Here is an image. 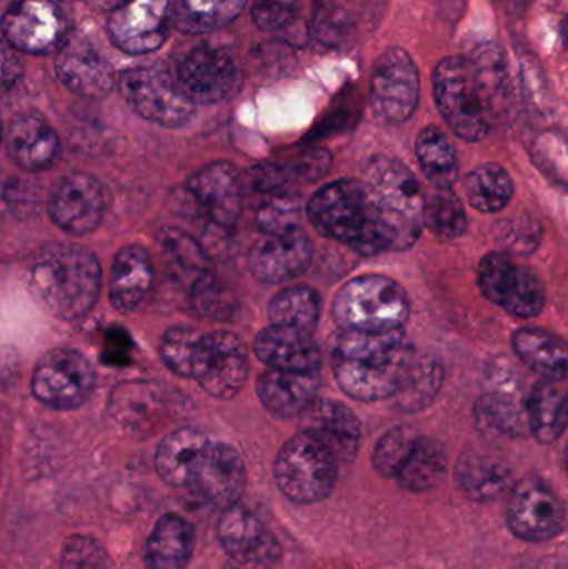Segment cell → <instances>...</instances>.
<instances>
[{
	"mask_svg": "<svg viewBox=\"0 0 568 569\" xmlns=\"http://www.w3.org/2000/svg\"><path fill=\"white\" fill-rule=\"evenodd\" d=\"M307 213L322 236L367 257L407 249L422 230L389 216L362 180L342 179L322 187L309 200Z\"/></svg>",
	"mask_w": 568,
	"mask_h": 569,
	"instance_id": "6da1fadb",
	"label": "cell"
},
{
	"mask_svg": "<svg viewBox=\"0 0 568 569\" xmlns=\"http://www.w3.org/2000/svg\"><path fill=\"white\" fill-rule=\"evenodd\" d=\"M434 96L447 126L466 142L489 133L502 100L504 67L496 53L452 56L437 63Z\"/></svg>",
	"mask_w": 568,
	"mask_h": 569,
	"instance_id": "7a4b0ae2",
	"label": "cell"
},
{
	"mask_svg": "<svg viewBox=\"0 0 568 569\" xmlns=\"http://www.w3.org/2000/svg\"><path fill=\"white\" fill-rule=\"evenodd\" d=\"M416 357L402 328L386 333L343 330L333 347V373L353 400H387L402 390Z\"/></svg>",
	"mask_w": 568,
	"mask_h": 569,
	"instance_id": "3957f363",
	"label": "cell"
},
{
	"mask_svg": "<svg viewBox=\"0 0 568 569\" xmlns=\"http://www.w3.org/2000/svg\"><path fill=\"white\" fill-rule=\"evenodd\" d=\"M26 283L47 313L60 320H77L96 305L102 269L86 247L50 243L27 263Z\"/></svg>",
	"mask_w": 568,
	"mask_h": 569,
	"instance_id": "277c9868",
	"label": "cell"
},
{
	"mask_svg": "<svg viewBox=\"0 0 568 569\" xmlns=\"http://www.w3.org/2000/svg\"><path fill=\"white\" fill-rule=\"evenodd\" d=\"M333 318L346 331L386 333L409 320V295L402 284L383 276H362L337 291Z\"/></svg>",
	"mask_w": 568,
	"mask_h": 569,
	"instance_id": "5b68a950",
	"label": "cell"
},
{
	"mask_svg": "<svg viewBox=\"0 0 568 569\" xmlns=\"http://www.w3.org/2000/svg\"><path fill=\"white\" fill-rule=\"evenodd\" d=\"M339 461L319 441L300 431L290 438L273 463V478L283 497L293 503L313 505L332 495Z\"/></svg>",
	"mask_w": 568,
	"mask_h": 569,
	"instance_id": "8992f818",
	"label": "cell"
},
{
	"mask_svg": "<svg viewBox=\"0 0 568 569\" xmlns=\"http://www.w3.org/2000/svg\"><path fill=\"white\" fill-rule=\"evenodd\" d=\"M117 86L130 109L156 126L179 129L196 113V103L183 96L176 76L166 67H130L120 72Z\"/></svg>",
	"mask_w": 568,
	"mask_h": 569,
	"instance_id": "52a82bcc",
	"label": "cell"
},
{
	"mask_svg": "<svg viewBox=\"0 0 568 569\" xmlns=\"http://www.w3.org/2000/svg\"><path fill=\"white\" fill-rule=\"evenodd\" d=\"M479 287L487 300L519 318H536L546 308V288L530 267L507 252L484 257Z\"/></svg>",
	"mask_w": 568,
	"mask_h": 569,
	"instance_id": "ba28073f",
	"label": "cell"
},
{
	"mask_svg": "<svg viewBox=\"0 0 568 569\" xmlns=\"http://www.w3.org/2000/svg\"><path fill=\"white\" fill-rule=\"evenodd\" d=\"M420 76L407 50L390 47L372 70L370 109L387 126L407 122L419 106Z\"/></svg>",
	"mask_w": 568,
	"mask_h": 569,
	"instance_id": "9c48e42d",
	"label": "cell"
},
{
	"mask_svg": "<svg viewBox=\"0 0 568 569\" xmlns=\"http://www.w3.org/2000/svg\"><path fill=\"white\" fill-rule=\"evenodd\" d=\"M96 387L92 363L72 348L47 351L32 375V391L53 410H73L86 403Z\"/></svg>",
	"mask_w": 568,
	"mask_h": 569,
	"instance_id": "30bf717a",
	"label": "cell"
},
{
	"mask_svg": "<svg viewBox=\"0 0 568 569\" xmlns=\"http://www.w3.org/2000/svg\"><path fill=\"white\" fill-rule=\"evenodd\" d=\"M2 33L19 52L47 56L69 40V20L56 0H13L3 12Z\"/></svg>",
	"mask_w": 568,
	"mask_h": 569,
	"instance_id": "8fae6325",
	"label": "cell"
},
{
	"mask_svg": "<svg viewBox=\"0 0 568 569\" xmlns=\"http://www.w3.org/2000/svg\"><path fill=\"white\" fill-rule=\"evenodd\" d=\"M247 371L246 345L236 333L217 330L200 335L190 378H196L207 393L230 400L246 385Z\"/></svg>",
	"mask_w": 568,
	"mask_h": 569,
	"instance_id": "7c38bea8",
	"label": "cell"
},
{
	"mask_svg": "<svg viewBox=\"0 0 568 569\" xmlns=\"http://www.w3.org/2000/svg\"><path fill=\"white\" fill-rule=\"evenodd\" d=\"M507 525L512 535L527 543H544L566 530V503L540 478L517 481L507 507Z\"/></svg>",
	"mask_w": 568,
	"mask_h": 569,
	"instance_id": "4fadbf2b",
	"label": "cell"
},
{
	"mask_svg": "<svg viewBox=\"0 0 568 569\" xmlns=\"http://www.w3.org/2000/svg\"><path fill=\"white\" fill-rule=\"evenodd\" d=\"M173 0H119L107 17L110 42L129 53L143 56L166 43Z\"/></svg>",
	"mask_w": 568,
	"mask_h": 569,
	"instance_id": "5bb4252c",
	"label": "cell"
},
{
	"mask_svg": "<svg viewBox=\"0 0 568 569\" xmlns=\"http://www.w3.org/2000/svg\"><path fill=\"white\" fill-rule=\"evenodd\" d=\"M386 0H313L310 33L326 49L362 42L382 20Z\"/></svg>",
	"mask_w": 568,
	"mask_h": 569,
	"instance_id": "9a60e30c",
	"label": "cell"
},
{
	"mask_svg": "<svg viewBox=\"0 0 568 569\" xmlns=\"http://www.w3.org/2000/svg\"><path fill=\"white\" fill-rule=\"evenodd\" d=\"M247 485L243 458L226 443L207 445L190 471L189 488L210 507L229 510L237 507Z\"/></svg>",
	"mask_w": 568,
	"mask_h": 569,
	"instance_id": "2e32d148",
	"label": "cell"
},
{
	"mask_svg": "<svg viewBox=\"0 0 568 569\" xmlns=\"http://www.w3.org/2000/svg\"><path fill=\"white\" fill-rule=\"evenodd\" d=\"M183 96L196 106H212L230 99L242 77L229 53L213 47H197L187 53L176 72Z\"/></svg>",
	"mask_w": 568,
	"mask_h": 569,
	"instance_id": "e0dca14e",
	"label": "cell"
},
{
	"mask_svg": "<svg viewBox=\"0 0 568 569\" xmlns=\"http://www.w3.org/2000/svg\"><path fill=\"white\" fill-rule=\"evenodd\" d=\"M362 182L389 216L410 226L423 227L426 196L419 180L400 160L372 157L363 169Z\"/></svg>",
	"mask_w": 568,
	"mask_h": 569,
	"instance_id": "ac0fdd59",
	"label": "cell"
},
{
	"mask_svg": "<svg viewBox=\"0 0 568 569\" xmlns=\"http://www.w3.org/2000/svg\"><path fill=\"white\" fill-rule=\"evenodd\" d=\"M223 551L246 569H273L280 560V545L266 525L247 508H229L217 523Z\"/></svg>",
	"mask_w": 568,
	"mask_h": 569,
	"instance_id": "d6986e66",
	"label": "cell"
},
{
	"mask_svg": "<svg viewBox=\"0 0 568 569\" xmlns=\"http://www.w3.org/2000/svg\"><path fill=\"white\" fill-rule=\"evenodd\" d=\"M103 190L89 173L76 172L62 177L49 197L52 222L63 232L87 236L99 227L103 217Z\"/></svg>",
	"mask_w": 568,
	"mask_h": 569,
	"instance_id": "ffe728a7",
	"label": "cell"
},
{
	"mask_svg": "<svg viewBox=\"0 0 568 569\" xmlns=\"http://www.w3.org/2000/svg\"><path fill=\"white\" fill-rule=\"evenodd\" d=\"M489 391L476 405L480 425L510 438H524L530 433L527 417V398L520 397L516 373L509 363H492L487 370Z\"/></svg>",
	"mask_w": 568,
	"mask_h": 569,
	"instance_id": "44dd1931",
	"label": "cell"
},
{
	"mask_svg": "<svg viewBox=\"0 0 568 569\" xmlns=\"http://www.w3.org/2000/svg\"><path fill=\"white\" fill-rule=\"evenodd\" d=\"M56 73L70 92L89 100L106 99L119 83L109 60L82 36H70L56 53Z\"/></svg>",
	"mask_w": 568,
	"mask_h": 569,
	"instance_id": "7402d4cb",
	"label": "cell"
},
{
	"mask_svg": "<svg viewBox=\"0 0 568 569\" xmlns=\"http://www.w3.org/2000/svg\"><path fill=\"white\" fill-rule=\"evenodd\" d=\"M313 246L302 230L266 233L250 249L249 269L259 282L277 284L290 282L310 267Z\"/></svg>",
	"mask_w": 568,
	"mask_h": 569,
	"instance_id": "603a6c76",
	"label": "cell"
},
{
	"mask_svg": "<svg viewBox=\"0 0 568 569\" xmlns=\"http://www.w3.org/2000/svg\"><path fill=\"white\" fill-rule=\"evenodd\" d=\"M300 431L323 445L339 463H350L359 453V418L340 401L316 398L300 415Z\"/></svg>",
	"mask_w": 568,
	"mask_h": 569,
	"instance_id": "cb8c5ba5",
	"label": "cell"
},
{
	"mask_svg": "<svg viewBox=\"0 0 568 569\" xmlns=\"http://www.w3.org/2000/svg\"><path fill=\"white\" fill-rule=\"evenodd\" d=\"M187 189L217 226H236L242 212L243 183L232 163L220 160L200 167L187 180Z\"/></svg>",
	"mask_w": 568,
	"mask_h": 569,
	"instance_id": "d4e9b609",
	"label": "cell"
},
{
	"mask_svg": "<svg viewBox=\"0 0 568 569\" xmlns=\"http://www.w3.org/2000/svg\"><path fill=\"white\" fill-rule=\"evenodd\" d=\"M7 152L27 172L50 169L59 160L60 140L40 113L23 112L7 126Z\"/></svg>",
	"mask_w": 568,
	"mask_h": 569,
	"instance_id": "484cf974",
	"label": "cell"
},
{
	"mask_svg": "<svg viewBox=\"0 0 568 569\" xmlns=\"http://www.w3.org/2000/svg\"><path fill=\"white\" fill-rule=\"evenodd\" d=\"M257 358L272 370L319 371L322 357L312 335L292 328H263L253 341Z\"/></svg>",
	"mask_w": 568,
	"mask_h": 569,
	"instance_id": "4316f807",
	"label": "cell"
},
{
	"mask_svg": "<svg viewBox=\"0 0 568 569\" xmlns=\"http://www.w3.org/2000/svg\"><path fill=\"white\" fill-rule=\"evenodd\" d=\"M320 388L319 371L267 370L257 381V393L263 407L277 418L300 417Z\"/></svg>",
	"mask_w": 568,
	"mask_h": 569,
	"instance_id": "83f0119b",
	"label": "cell"
},
{
	"mask_svg": "<svg viewBox=\"0 0 568 569\" xmlns=\"http://www.w3.org/2000/svg\"><path fill=\"white\" fill-rule=\"evenodd\" d=\"M457 487L469 500L487 503L510 495L516 488L512 467L499 455L467 451L456 470Z\"/></svg>",
	"mask_w": 568,
	"mask_h": 569,
	"instance_id": "f1b7e54d",
	"label": "cell"
},
{
	"mask_svg": "<svg viewBox=\"0 0 568 569\" xmlns=\"http://www.w3.org/2000/svg\"><path fill=\"white\" fill-rule=\"evenodd\" d=\"M153 282L149 252L140 246H127L113 259L109 277V298L119 311H133L142 303Z\"/></svg>",
	"mask_w": 568,
	"mask_h": 569,
	"instance_id": "f546056e",
	"label": "cell"
},
{
	"mask_svg": "<svg viewBox=\"0 0 568 569\" xmlns=\"http://www.w3.org/2000/svg\"><path fill=\"white\" fill-rule=\"evenodd\" d=\"M530 433L539 443H556L568 425V387L566 380L542 378L527 395Z\"/></svg>",
	"mask_w": 568,
	"mask_h": 569,
	"instance_id": "4dcf8cb0",
	"label": "cell"
},
{
	"mask_svg": "<svg viewBox=\"0 0 568 569\" xmlns=\"http://www.w3.org/2000/svg\"><path fill=\"white\" fill-rule=\"evenodd\" d=\"M196 547L193 527L179 515H166L147 538L143 561L149 569H186Z\"/></svg>",
	"mask_w": 568,
	"mask_h": 569,
	"instance_id": "1f68e13d",
	"label": "cell"
},
{
	"mask_svg": "<svg viewBox=\"0 0 568 569\" xmlns=\"http://www.w3.org/2000/svg\"><path fill=\"white\" fill-rule=\"evenodd\" d=\"M517 357L530 370L544 378L566 380L568 377V343L550 331L522 328L512 337Z\"/></svg>",
	"mask_w": 568,
	"mask_h": 569,
	"instance_id": "d6a6232c",
	"label": "cell"
},
{
	"mask_svg": "<svg viewBox=\"0 0 568 569\" xmlns=\"http://www.w3.org/2000/svg\"><path fill=\"white\" fill-rule=\"evenodd\" d=\"M209 443L207 435L196 428H180L167 435L156 455L160 478L170 487L187 488L190 471Z\"/></svg>",
	"mask_w": 568,
	"mask_h": 569,
	"instance_id": "836d02e7",
	"label": "cell"
},
{
	"mask_svg": "<svg viewBox=\"0 0 568 569\" xmlns=\"http://www.w3.org/2000/svg\"><path fill=\"white\" fill-rule=\"evenodd\" d=\"M249 0H173L172 20L183 36H206L230 26Z\"/></svg>",
	"mask_w": 568,
	"mask_h": 569,
	"instance_id": "e575fe53",
	"label": "cell"
},
{
	"mask_svg": "<svg viewBox=\"0 0 568 569\" xmlns=\"http://www.w3.org/2000/svg\"><path fill=\"white\" fill-rule=\"evenodd\" d=\"M447 465L449 457L446 447L434 438L419 437L397 473V483L412 493H426L442 483Z\"/></svg>",
	"mask_w": 568,
	"mask_h": 569,
	"instance_id": "d590c367",
	"label": "cell"
},
{
	"mask_svg": "<svg viewBox=\"0 0 568 569\" xmlns=\"http://www.w3.org/2000/svg\"><path fill=\"white\" fill-rule=\"evenodd\" d=\"M420 169L436 189H450L459 179V159L449 137L439 127H426L417 137Z\"/></svg>",
	"mask_w": 568,
	"mask_h": 569,
	"instance_id": "8d00e7d4",
	"label": "cell"
},
{
	"mask_svg": "<svg viewBox=\"0 0 568 569\" xmlns=\"http://www.w3.org/2000/svg\"><path fill=\"white\" fill-rule=\"evenodd\" d=\"M320 317V297L310 287L283 288L269 305L270 323L312 335Z\"/></svg>",
	"mask_w": 568,
	"mask_h": 569,
	"instance_id": "74e56055",
	"label": "cell"
},
{
	"mask_svg": "<svg viewBox=\"0 0 568 569\" xmlns=\"http://www.w3.org/2000/svg\"><path fill=\"white\" fill-rule=\"evenodd\" d=\"M466 196L470 206L482 213L506 209L514 197V182L499 163H484L467 176Z\"/></svg>",
	"mask_w": 568,
	"mask_h": 569,
	"instance_id": "f35d334b",
	"label": "cell"
},
{
	"mask_svg": "<svg viewBox=\"0 0 568 569\" xmlns=\"http://www.w3.org/2000/svg\"><path fill=\"white\" fill-rule=\"evenodd\" d=\"M444 383V367L432 355H417L402 390L397 393L400 408L409 413L430 407Z\"/></svg>",
	"mask_w": 568,
	"mask_h": 569,
	"instance_id": "ab89813d",
	"label": "cell"
},
{
	"mask_svg": "<svg viewBox=\"0 0 568 569\" xmlns=\"http://www.w3.org/2000/svg\"><path fill=\"white\" fill-rule=\"evenodd\" d=\"M157 246L167 262L179 272L192 277L193 282L207 273H212L209 256L189 233L173 227H166L157 236Z\"/></svg>",
	"mask_w": 568,
	"mask_h": 569,
	"instance_id": "60d3db41",
	"label": "cell"
},
{
	"mask_svg": "<svg viewBox=\"0 0 568 569\" xmlns=\"http://www.w3.org/2000/svg\"><path fill=\"white\" fill-rule=\"evenodd\" d=\"M423 227L439 240L459 239L467 230V213L462 202L450 189H437L426 196Z\"/></svg>",
	"mask_w": 568,
	"mask_h": 569,
	"instance_id": "b9f144b4",
	"label": "cell"
},
{
	"mask_svg": "<svg viewBox=\"0 0 568 569\" xmlns=\"http://www.w3.org/2000/svg\"><path fill=\"white\" fill-rule=\"evenodd\" d=\"M190 300L197 313L209 320H227L237 305L232 291L212 273H207L190 284Z\"/></svg>",
	"mask_w": 568,
	"mask_h": 569,
	"instance_id": "7bdbcfd3",
	"label": "cell"
},
{
	"mask_svg": "<svg viewBox=\"0 0 568 569\" xmlns=\"http://www.w3.org/2000/svg\"><path fill=\"white\" fill-rule=\"evenodd\" d=\"M417 438L419 437L406 427L387 431L376 445V450L372 453V465L377 473L383 478H396L409 458Z\"/></svg>",
	"mask_w": 568,
	"mask_h": 569,
	"instance_id": "ee69618b",
	"label": "cell"
},
{
	"mask_svg": "<svg viewBox=\"0 0 568 569\" xmlns=\"http://www.w3.org/2000/svg\"><path fill=\"white\" fill-rule=\"evenodd\" d=\"M200 335L202 331L182 327V325L169 328L163 333L162 340H160V358L179 377L190 378L193 353H196Z\"/></svg>",
	"mask_w": 568,
	"mask_h": 569,
	"instance_id": "f6af8a7d",
	"label": "cell"
},
{
	"mask_svg": "<svg viewBox=\"0 0 568 569\" xmlns=\"http://www.w3.org/2000/svg\"><path fill=\"white\" fill-rule=\"evenodd\" d=\"M296 172L290 162H269L253 167L243 177V190L250 196L267 197L290 192V187L296 186Z\"/></svg>",
	"mask_w": 568,
	"mask_h": 569,
	"instance_id": "bcb514c9",
	"label": "cell"
},
{
	"mask_svg": "<svg viewBox=\"0 0 568 569\" xmlns=\"http://www.w3.org/2000/svg\"><path fill=\"white\" fill-rule=\"evenodd\" d=\"M257 223L266 233H283L299 229V199L292 196V192L262 199L257 209Z\"/></svg>",
	"mask_w": 568,
	"mask_h": 569,
	"instance_id": "7dc6e473",
	"label": "cell"
},
{
	"mask_svg": "<svg viewBox=\"0 0 568 569\" xmlns=\"http://www.w3.org/2000/svg\"><path fill=\"white\" fill-rule=\"evenodd\" d=\"M59 569H112V561L99 541L73 535L60 551Z\"/></svg>",
	"mask_w": 568,
	"mask_h": 569,
	"instance_id": "c3c4849f",
	"label": "cell"
},
{
	"mask_svg": "<svg viewBox=\"0 0 568 569\" xmlns=\"http://www.w3.org/2000/svg\"><path fill=\"white\" fill-rule=\"evenodd\" d=\"M497 240L510 256L534 252L542 240V227L530 217H516L500 223Z\"/></svg>",
	"mask_w": 568,
	"mask_h": 569,
	"instance_id": "681fc988",
	"label": "cell"
},
{
	"mask_svg": "<svg viewBox=\"0 0 568 569\" xmlns=\"http://www.w3.org/2000/svg\"><path fill=\"white\" fill-rule=\"evenodd\" d=\"M302 0H253L252 20L263 32H280L296 22Z\"/></svg>",
	"mask_w": 568,
	"mask_h": 569,
	"instance_id": "f907efd6",
	"label": "cell"
},
{
	"mask_svg": "<svg viewBox=\"0 0 568 569\" xmlns=\"http://www.w3.org/2000/svg\"><path fill=\"white\" fill-rule=\"evenodd\" d=\"M330 163H332V157L326 149H310L290 160L297 179L309 180V182L322 179L329 172Z\"/></svg>",
	"mask_w": 568,
	"mask_h": 569,
	"instance_id": "816d5d0a",
	"label": "cell"
},
{
	"mask_svg": "<svg viewBox=\"0 0 568 569\" xmlns=\"http://www.w3.org/2000/svg\"><path fill=\"white\" fill-rule=\"evenodd\" d=\"M17 50L3 40L2 49V89L3 92L16 86L17 80L22 76L23 67L17 57Z\"/></svg>",
	"mask_w": 568,
	"mask_h": 569,
	"instance_id": "f5cc1de1",
	"label": "cell"
},
{
	"mask_svg": "<svg viewBox=\"0 0 568 569\" xmlns=\"http://www.w3.org/2000/svg\"><path fill=\"white\" fill-rule=\"evenodd\" d=\"M527 569H568V563L567 561L560 560V558L547 557L530 565Z\"/></svg>",
	"mask_w": 568,
	"mask_h": 569,
	"instance_id": "db71d44e",
	"label": "cell"
},
{
	"mask_svg": "<svg viewBox=\"0 0 568 569\" xmlns=\"http://www.w3.org/2000/svg\"><path fill=\"white\" fill-rule=\"evenodd\" d=\"M566 465H567V471H568V447H567V451H566Z\"/></svg>",
	"mask_w": 568,
	"mask_h": 569,
	"instance_id": "11a10c76",
	"label": "cell"
}]
</instances>
